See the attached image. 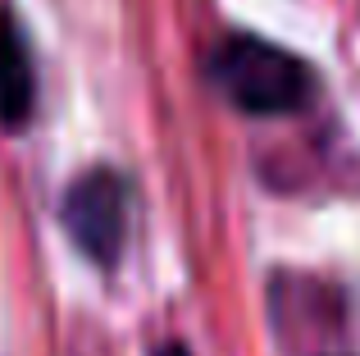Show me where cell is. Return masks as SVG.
<instances>
[{"label":"cell","instance_id":"obj_3","mask_svg":"<svg viewBox=\"0 0 360 356\" xmlns=\"http://www.w3.org/2000/svg\"><path fill=\"white\" fill-rule=\"evenodd\" d=\"M37 101V82H32V60H27V42L18 32L14 14L0 5V124L5 128H23Z\"/></svg>","mask_w":360,"mask_h":356},{"label":"cell","instance_id":"obj_4","mask_svg":"<svg viewBox=\"0 0 360 356\" xmlns=\"http://www.w3.org/2000/svg\"><path fill=\"white\" fill-rule=\"evenodd\" d=\"M155 356H192V352H187V348H183V343H165V348H160Z\"/></svg>","mask_w":360,"mask_h":356},{"label":"cell","instance_id":"obj_2","mask_svg":"<svg viewBox=\"0 0 360 356\" xmlns=\"http://www.w3.org/2000/svg\"><path fill=\"white\" fill-rule=\"evenodd\" d=\"M128 224H132V187L115 170H87L69 183L64 192V229L73 247L96 265H115L128 247Z\"/></svg>","mask_w":360,"mask_h":356},{"label":"cell","instance_id":"obj_1","mask_svg":"<svg viewBox=\"0 0 360 356\" xmlns=\"http://www.w3.org/2000/svg\"><path fill=\"white\" fill-rule=\"evenodd\" d=\"M210 82L242 115H297L315 101V73L301 55L251 32H233L210 51Z\"/></svg>","mask_w":360,"mask_h":356}]
</instances>
